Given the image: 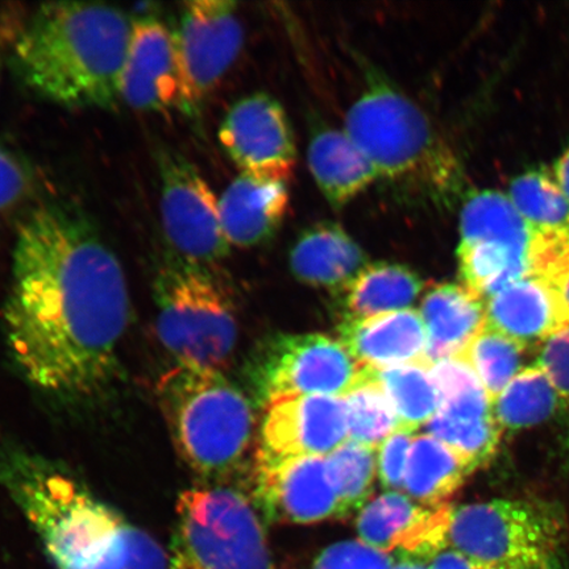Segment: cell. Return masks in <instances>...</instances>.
Listing matches in <instances>:
<instances>
[{
	"label": "cell",
	"instance_id": "cell-23",
	"mask_svg": "<svg viewBox=\"0 0 569 569\" xmlns=\"http://www.w3.org/2000/svg\"><path fill=\"white\" fill-rule=\"evenodd\" d=\"M308 161L320 193L333 209L345 208L379 180L372 163L345 130L323 127L312 133Z\"/></svg>",
	"mask_w": 569,
	"mask_h": 569
},
{
	"label": "cell",
	"instance_id": "cell-39",
	"mask_svg": "<svg viewBox=\"0 0 569 569\" xmlns=\"http://www.w3.org/2000/svg\"><path fill=\"white\" fill-rule=\"evenodd\" d=\"M555 288L558 290L561 306H563L567 323L569 326V261L563 269V272L558 277L557 282H555Z\"/></svg>",
	"mask_w": 569,
	"mask_h": 569
},
{
	"label": "cell",
	"instance_id": "cell-30",
	"mask_svg": "<svg viewBox=\"0 0 569 569\" xmlns=\"http://www.w3.org/2000/svg\"><path fill=\"white\" fill-rule=\"evenodd\" d=\"M326 467L340 503L341 517L361 510L372 493L377 448L347 440L326 457Z\"/></svg>",
	"mask_w": 569,
	"mask_h": 569
},
{
	"label": "cell",
	"instance_id": "cell-8",
	"mask_svg": "<svg viewBox=\"0 0 569 569\" xmlns=\"http://www.w3.org/2000/svg\"><path fill=\"white\" fill-rule=\"evenodd\" d=\"M176 513L169 569H273L264 526L237 489L187 490Z\"/></svg>",
	"mask_w": 569,
	"mask_h": 569
},
{
	"label": "cell",
	"instance_id": "cell-21",
	"mask_svg": "<svg viewBox=\"0 0 569 569\" xmlns=\"http://www.w3.org/2000/svg\"><path fill=\"white\" fill-rule=\"evenodd\" d=\"M426 429L473 469L493 458L503 431L495 416L493 402L481 383L445 398Z\"/></svg>",
	"mask_w": 569,
	"mask_h": 569
},
{
	"label": "cell",
	"instance_id": "cell-24",
	"mask_svg": "<svg viewBox=\"0 0 569 569\" xmlns=\"http://www.w3.org/2000/svg\"><path fill=\"white\" fill-rule=\"evenodd\" d=\"M473 471L451 447L423 433L412 442L403 489L418 503L442 507Z\"/></svg>",
	"mask_w": 569,
	"mask_h": 569
},
{
	"label": "cell",
	"instance_id": "cell-9",
	"mask_svg": "<svg viewBox=\"0 0 569 569\" xmlns=\"http://www.w3.org/2000/svg\"><path fill=\"white\" fill-rule=\"evenodd\" d=\"M372 372L340 340L303 333L274 339L259 360L253 379L261 400L269 403L289 396L345 397Z\"/></svg>",
	"mask_w": 569,
	"mask_h": 569
},
{
	"label": "cell",
	"instance_id": "cell-29",
	"mask_svg": "<svg viewBox=\"0 0 569 569\" xmlns=\"http://www.w3.org/2000/svg\"><path fill=\"white\" fill-rule=\"evenodd\" d=\"M343 398L348 440L352 442L379 448L383 440L402 427L387 391L375 379V371Z\"/></svg>",
	"mask_w": 569,
	"mask_h": 569
},
{
	"label": "cell",
	"instance_id": "cell-17",
	"mask_svg": "<svg viewBox=\"0 0 569 569\" xmlns=\"http://www.w3.org/2000/svg\"><path fill=\"white\" fill-rule=\"evenodd\" d=\"M339 340L360 365L380 369L427 362L426 326L419 310L345 319Z\"/></svg>",
	"mask_w": 569,
	"mask_h": 569
},
{
	"label": "cell",
	"instance_id": "cell-37",
	"mask_svg": "<svg viewBox=\"0 0 569 569\" xmlns=\"http://www.w3.org/2000/svg\"><path fill=\"white\" fill-rule=\"evenodd\" d=\"M429 569H482L472 563L471 560L465 557L452 547L447 546L443 550L433 555L429 563Z\"/></svg>",
	"mask_w": 569,
	"mask_h": 569
},
{
	"label": "cell",
	"instance_id": "cell-12",
	"mask_svg": "<svg viewBox=\"0 0 569 569\" xmlns=\"http://www.w3.org/2000/svg\"><path fill=\"white\" fill-rule=\"evenodd\" d=\"M219 141L241 173L288 182L297 149L283 107L266 92L239 99L226 113Z\"/></svg>",
	"mask_w": 569,
	"mask_h": 569
},
{
	"label": "cell",
	"instance_id": "cell-34",
	"mask_svg": "<svg viewBox=\"0 0 569 569\" xmlns=\"http://www.w3.org/2000/svg\"><path fill=\"white\" fill-rule=\"evenodd\" d=\"M415 432L400 427L377 448V473L389 492L403 488Z\"/></svg>",
	"mask_w": 569,
	"mask_h": 569
},
{
	"label": "cell",
	"instance_id": "cell-33",
	"mask_svg": "<svg viewBox=\"0 0 569 569\" xmlns=\"http://www.w3.org/2000/svg\"><path fill=\"white\" fill-rule=\"evenodd\" d=\"M395 558L362 543L346 540L327 547L318 555L311 569H393Z\"/></svg>",
	"mask_w": 569,
	"mask_h": 569
},
{
	"label": "cell",
	"instance_id": "cell-31",
	"mask_svg": "<svg viewBox=\"0 0 569 569\" xmlns=\"http://www.w3.org/2000/svg\"><path fill=\"white\" fill-rule=\"evenodd\" d=\"M509 198L538 233L569 234V199L550 177L529 173L517 178Z\"/></svg>",
	"mask_w": 569,
	"mask_h": 569
},
{
	"label": "cell",
	"instance_id": "cell-41",
	"mask_svg": "<svg viewBox=\"0 0 569 569\" xmlns=\"http://www.w3.org/2000/svg\"><path fill=\"white\" fill-rule=\"evenodd\" d=\"M393 569H429V565H426L425 561L402 558Z\"/></svg>",
	"mask_w": 569,
	"mask_h": 569
},
{
	"label": "cell",
	"instance_id": "cell-26",
	"mask_svg": "<svg viewBox=\"0 0 569 569\" xmlns=\"http://www.w3.org/2000/svg\"><path fill=\"white\" fill-rule=\"evenodd\" d=\"M540 233L526 222L509 196L497 191H479L467 199L460 217L461 246L502 241L537 247Z\"/></svg>",
	"mask_w": 569,
	"mask_h": 569
},
{
	"label": "cell",
	"instance_id": "cell-18",
	"mask_svg": "<svg viewBox=\"0 0 569 569\" xmlns=\"http://www.w3.org/2000/svg\"><path fill=\"white\" fill-rule=\"evenodd\" d=\"M486 308L489 329L525 348L545 343L568 326L557 288L538 274L497 291L487 298Z\"/></svg>",
	"mask_w": 569,
	"mask_h": 569
},
{
	"label": "cell",
	"instance_id": "cell-22",
	"mask_svg": "<svg viewBox=\"0 0 569 569\" xmlns=\"http://www.w3.org/2000/svg\"><path fill=\"white\" fill-rule=\"evenodd\" d=\"M421 312L427 340V362L465 352L487 327L486 301L462 283H439L427 291Z\"/></svg>",
	"mask_w": 569,
	"mask_h": 569
},
{
	"label": "cell",
	"instance_id": "cell-11",
	"mask_svg": "<svg viewBox=\"0 0 569 569\" xmlns=\"http://www.w3.org/2000/svg\"><path fill=\"white\" fill-rule=\"evenodd\" d=\"M174 34L181 78L180 110L194 117L243 47L238 4L227 0L183 3Z\"/></svg>",
	"mask_w": 569,
	"mask_h": 569
},
{
	"label": "cell",
	"instance_id": "cell-1",
	"mask_svg": "<svg viewBox=\"0 0 569 569\" xmlns=\"http://www.w3.org/2000/svg\"><path fill=\"white\" fill-rule=\"evenodd\" d=\"M130 316L124 270L83 212L48 203L20 224L3 323L34 388L82 400L110 386Z\"/></svg>",
	"mask_w": 569,
	"mask_h": 569
},
{
	"label": "cell",
	"instance_id": "cell-10",
	"mask_svg": "<svg viewBox=\"0 0 569 569\" xmlns=\"http://www.w3.org/2000/svg\"><path fill=\"white\" fill-rule=\"evenodd\" d=\"M160 211L169 251L194 264L212 267L231 246L220 220L219 198L181 153L160 149Z\"/></svg>",
	"mask_w": 569,
	"mask_h": 569
},
{
	"label": "cell",
	"instance_id": "cell-19",
	"mask_svg": "<svg viewBox=\"0 0 569 569\" xmlns=\"http://www.w3.org/2000/svg\"><path fill=\"white\" fill-rule=\"evenodd\" d=\"M289 209L287 182L240 173L219 198L220 220L232 247L252 248L274 238Z\"/></svg>",
	"mask_w": 569,
	"mask_h": 569
},
{
	"label": "cell",
	"instance_id": "cell-28",
	"mask_svg": "<svg viewBox=\"0 0 569 569\" xmlns=\"http://www.w3.org/2000/svg\"><path fill=\"white\" fill-rule=\"evenodd\" d=\"M405 429L417 431L437 415L442 397L433 382L430 365H408L375 371Z\"/></svg>",
	"mask_w": 569,
	"mask_h": 569
},
{
	"label": "cell",
	"instance_id": "cell-32",
	"mask_svg": "<svg viewBox=\"0 0 569 569\" xmlns=\"http://www.w3.org/2000/svg\"><path fill=\"white\" fill-rule=\"evenodd\" d=\"M525 347L487 326L460 356L473 369L490 400L495 402L522 372Z\"/></svg>",
	"mask_w": 569,
	"mask_h": 569
},
{
	"label": "cell",
	"instance_id": "cell-38",
	"mask_svg": "<svg viewBox=\"0 0 569 569\" xmlns=\"http://www.w3.org/2000/svg\"><path fill=\"white\" fill-rule=\"evenodd\" d=\"M555 182L558 183V187L561 191H563L565 196L569 199V148L565 152L563 156L555 166Z\"/></svg>",
	"mask_w": 569,
	"mask_h": 569
},
{
	"label": "cell",
	"instance_id": "cell-14",
	"mask_svg": "<svg viewBox=\"0 0 569 569\" xmlns=\"http://www.w3.org/2000/svg\"><path fill=\"white\" fill-rule=\"evenodd\" d=\"M452 510L450 503L426 507L400 492H387L362 507L356 530L361 542L376 550L398 551L426 563L448 546Z\"/></svg>",
	"mask_w": 569,
	"mask_h": 569
},
{
	"label": "cell",
	"instance_id": "cell-2",
	"mask_svg": "<svg viewBox=\"0 0 569 569\" xmlns=\"http://www.w3.org/2000/svg\"><path fill=\"white\" fill-rule=\"evenodd\" d=\"M0 486L56 569H169L168 553L153 537L38 453L0 447Z\"/></svg>",
	"mask_w": 569,
	"mask_h": 569
},
{
	"label": "cell",
	"instance_id": "cell-16",
	"mask_svg": "<svg viewBox=\"0 0 569 569\" xmlns=\"http://www.w3.org/2000/svg\"><path fill=\"white\" fill-rule=\"evenodd\" d=\"M120 102L134 110H180L181 78L176 34L153 18L132 21L119 83Z\"/></svg>",
	"mask_w": 569,
	"mask_h": 569
},
{
	"label": "cell",
	"instance_id": "cell-6",
	"mask_svg": "<svg viewBox=\"0 0 569 569\" xmlns=\"http://www.w3.org/2000/svg\"><path fill=\"white\" fill-rule=\"evenodd\" d=\"M212 267L168 252L154 280L158 332L178 366L219 371L237 346V315Z\"/></svg>",
	"mask_w": 569,
	"mask_h": 569
},
{
	"label": "cell",
	"instance_id": "cell-7",
	"mask_svg": "<svg viewBox=\"0 0 569 569\" xmlns=\"http://www.w3.org/2000/svg\"><path fill=\"white\" fill-rule=\"evenodd\" d=\"M447 542L482 569H561L566 523L549 505L496 498L453 509Z\"/></svg>",
	"mask_w": 569,
	"mask_h": 569
},
{
	"label": "cell",
	"instance_id": "cell-15",
	"mask_svg": "<svg viewBox=\"0 0 569 569\" xmlns=\"http://www.w3.org/2000/svg\"><path fill=\"white\" fill-rule=\"evenodd\" d=\"M261 438V450L280 457H329L350 439L345 398H277L267 403Z\"/></svg>",
	"mask_w": 569,
	"mask_h": 569
},
{
	"label": "cell",
	"instance_id": "cell-35",
	"mask_svg": "<svg viewBox=\"0 0 569 569\" xmlns=\"http://www.w3.org/2000/svg\"><path fill=\"white\" fill-rule=\"evenodd\" d=\"M537 365L549 377L561 400L569 402V326L545 341Z\"/></svg>",
	"mask_w": 569,
	"mask_h": 569
},
{
	"label": "cell",
	"instance_id": "cell-4",
	"mask_svg": "<svg viewBox=\"0 0 569 569\" xmlns=\"http://www.w3.org/2000/svg\"><path fill=\"white\" fill-rule=\"evenodd\" d=\"M365 91L346 116L348 133L381 180L430 199L457 194V159L425 111L386 77L368 71Z\"/></svg>",
	"mask_w": 569,
	"mask_h": 569
},
{
	"label": "cell",
	"instance_id": "cell-27",
	"mask_svg": "<svg viewBox=\"0 0 569 569\" xmlns=\"http://www.w3.org/2000/svg\"><path fill=\"white\" fill-rule=\"evenodd\" d=\"M561 400L549 377L538 365L522 369L493 402L502 430L517 431L543 423Z\"/></svg>",
	"mask_w": 569,
	"mask_h": 569
},
{
	"label": "cell",
	"instance_id": "cell-3",
	"mask_svg": "<svg viewBox=\"0 0 569 569\" xmlns=\"http://www.w3.org/2000/svg\"><path fill=\"white\" fill-rule=\"evenodd\" d=\"M132 21L113 7L46 3L11 42L12 68L24 87L69 109H116Z\"/></svg>",
	"mask_w": 569,
	"mask_h": 569
},
{
	"label": "cell",
	"instance_id": "cell-40",
	"mask_svg": "<svg viewBox=\"0 0 569 569\" xmlns=\"http://www.w3.org/2000/svg\"><path fill=\"white\" fill-rule=\"evenodd\" d=\"M13 30L6 26H0V73H2L4 53L7 48V42L13 41L16 39L17 32L11 33Z\"/></svg>",
	"mask_w": 569,
	"mask_h": 569
},
{
	"label": "cell",
	"instance_id": "cell-13",
	"mask_svg": "<svg viewBox=\"0 0 569 569\" xmlns=\"http://www.w3.org/2000/svg\"><path fill=\"white\" fill-rule=\"evenodd\" d=\"M256 501L270 521L310 525L341 517L326 458L280 457L259 450Z\"/></svg>",
	"mask_w": 569,
	"mask_h": 569
},
{
	"label": "cell",
	"instance_id": "cell-5",
	"mask_svg": "<svg viewBox=\"0 0 569 569\" xmlns=\"http://www.w3.org/2000/svg\"><path fill=\"white\" fill-rule=\"evenodd\" d=\"M159 400L177 452L191 471L219 481L243 461L253 410L222 372L178 366L159 382Z\"/></svg>",
	"mask_w": 569,
	"mask_h": 569
},
{
	"label": "cell",
	"instance_id": "cell-25",
	"mask_svg": "<svg viewBox=\"0 0 569 569\" xmlns=\"http://www.w3.org/2000/svg\"><path fill=\"white\" fill-rule=\"evenodd\" d=\"M423 287L421 277L407 266L397 262L368 264L343 291L346 319L410 309Z\"/></svg>",
	"mask_w": 569,
	"mask_h": 569
},
{
	"label": "cell",
	"instance_id": "cell-36",
	"mask_svg": "<svg viewBox=\"0 0 569 569\" xmlns=\"http://www.w3.org/2000/svg\"><path fill=\"white\" fill-rule=\"evenodd\" d=\"M32 189V176L23 161L0 146V211L16 208Z\"/></svg>",
	"mask_w": 569,
	"mask_h": 569
},
{
	"label": "cell",
	"instance_id": "cell-20",
	"mask_svg": "<svg viewBox=\"0 0 569 569\" xmlns=\"http://www.w3.org/2000/svg\"><path fill=\"white\" fill-rule=\"evenodd\" d=\"M296 279L310 287L345 291L369 262L365 249L343 227L320 222L297 238L289 256Z\"/></svg>",
	"mask_w": 569,
	"mask_h": 569
}]
</instances>
